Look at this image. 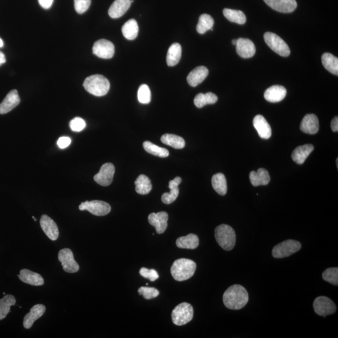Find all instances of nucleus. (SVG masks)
<instances>
[{"instance_id":"1","label":"nucleus","mask_w":338,"mask_h":338,"mask_svg":"<svg viewBox=\"0 0 338 338\" xmlns=\"http://www.w3.org/2000/svg\"><path fill=\"white\" fill-rule=\"evenodd\" d=\"M249 301V294L243 286H231L223 295V302L225 307L233 310H241L246 305Z\"/></svg>"},{"instance_id":"2","label":"nucleus","mask_w":338,"mask_h":338,"mask_svg":"<svg viewBox=\"0 0 338 338\" xmlns=\"http://www.w3.org/2000/svg\"><path fill=\"white\" fill-rule=\"evenodd\" d=\"M194 261L188 259H179L175 261L171 267L170 272L173 278L177 281H184L190 279L196 270Z\"/></svg>"},{"instance_id":"3","label":"nucleus","mask_w":338,"mask_h":338,"mask_svg":"<svg viewBox=\"0 0 338 338\" xmlns=\"http://www.w3.org/2000/svg\"><path fill=\"white\" fill-rule=\"evenodd\" d=\"M83 87L90 94L96 97H102L109 92L110 84L104 76L94 75L85 79Z\"/></svg>"},{"instance_id":"4","label":"nucleus","mask_w":338,"mask_h":338,"mask_svg":"<svg viewBox=\"0 0 338 338\" xmlns=\"http://www.w3.org/2000/svg\"><path fill=\"white\" fill-rule=\"evenodd\" d=\"M215 238L218 245L225 251H231L235 246L236 233L228 225L221 224L216 227Z\"/></svg>"},{"instance_id":"5","label":"nucleus","mask_w":338,"mask_h":338,"mask_svg":"<svg viewBox=\"0 0 338 338\" xmlns=\"http://www.w3.org/2000/svg\"><path fill=\"white\" fill-rule=\"evenodd\" d=\"M193 317V309L191 304L182 303L177 306L172 313L173 323L177 326H183L189 323Z\"/></svg>"},{"instance_id":"6","label":"nucleus","mask_w":338,"mask_h":338,"mask_svg":"<svg viewBox=\"0 0 338 338\" xmlns=\"http://www.w3.org/2000/svg\"><path fill=\"white\" fill-rule=\"evenodd\" d=\"M265 42L268 47L278 55L287 57L290 55L289 46L278 35L272 32H266L264 35Z\"/></svg>"},{"instance_id":"7","label":"nucleus","mask_w":338,"mask_h":338,"mask_svg":"<svg viewBox=\"0 0 338 338\" xmlns=\"http://www.w3.org/2000/svg\"><path fill=\"white\" fill-rule=\"evenodd\" d=\"M301 244L298 241L287 240L276 245L272 249V254L275 258H287L301 249Z\"/></svg>"},{"instance_id":"8","label":"nucleus","mask_w":338,"mask_h":338,"mask_svg":"<svg viewBox=\"0 0 338 338\" xmlns=\"http://www.w3.org/2000/svg\"><path fill=\"white\" fill-rule=\"evenodd\" d=\"M79 209L80 211H88L95 216H104L111 211V207L107 202L95 200L81 203Z\"/></svg>"},{"instance_id":"9","label":"nucleus","mask_w":338,"mask_h":338,"mask_svg":"<svg viewBox=\"0 0 338 338\" xmlns=\"http://www.w3.org/2000/svg\"><path fill=\"white\" fill-rule=\"evenodd\" d=\"M313 308L317 314L326 317V315L334 314L337 311L334 302L326 296H319L315 299Z\"/></svg>"},{"instance_id":"10","label":"nucleus","mask_w":338,"mask_h":338,"mask_svg":"<svg viewBox=\"0 0 338 338\" xmlns=\"http://www.w3.org/2000/svg\"><path fill=\"white\" fill-rule=\"evenodd\" d=\"M58 260L62 263L63 269L69 273H75L80 269L78 263L74 259L73 252L68 248L60 250L58 253Z\"/></svg>"},{"instance_id":"11","label":"nucleus","mask_w":338,"mask_h":338,"mask_svg":"<svg viewBox=\"0 0 338 338\" xmlns=\"http://www.w3.org/2000/svg\"><path fill=\"white\" fill-rule=\"evenodd\" d=\"M93 53L99 58L110 59L114 55L115 47L109 40H99L94 45Z\"/></svg>"},{"instance_id":"12","label":"nucleus","mask_w":338,"mask_h":338,"mask_svg":"<svg viewBox=\"0 0 338 338\" xmlns=\"http://www.w3.org/2000/svg\"><path fill=\"white\" fill-rule=\"evenodd\" d=\"M115 173V167L111 163L103 164L94 179L97 183L101 186H109L112 184Z\"/></svg>"},{"instance_id":"13","label":"nucleus","mask_w":338,"mask_h":338,"mask_svg":"<svg viewBox=\"0 0 338 338\" xmlns=\"http://www.w3.org/2000/svg\"><path fill=\"white\" fill-rule=\"evenodd\" d=\"M236 46L237 53L241 57L249 58L255 55L256 47L251 40L247 38H239Z\"/></svg>"},{"instance_id":"14","label":"nucleus","mask_w":338,"mask_h":338,"mask_svg":"<svg viewBox=\"0 0 338 338\" xmlns=\"http://www.w3.org/2000/svg\"><path fill=\"white\" fill-rule=\"evenodd\" d=\"M273 10L281 13H291L297 8L296 0H264Z\"/></svg>"},{"instance_id":"15","label":"nucleus","mask_w":338,"mask_h":338,"mask_svg":"<svg viewBox=\"0 0 338 338\" xmlns=\"http://www.w3.org/2000/svg\"><path fill=\"white\" fill-rule=\"evenodd\" d=\"M169 216L166 212L150 214L148 217V222L155 227L157 234L164 233L168 228Z\"/></svg>"},{"instance_id":"16","label":"nucleus","mask_w":338,"mask_h":338,"mask_svg":"<svg viewBox=\"0 0 338 338\" xmlns=\"http://www.w3.org/2000/svg\"><path fill=\"white\" fill-rule=\"evenodd\" d=\"M40 225L47 237L51 241H56L59 236L57 225L48 216L43 215L40 219Z\"/></svg>"},{"instance_id":"17","label":"nucleus","mask_w":338,"mask_h":338,"mask_svg":"<svg viewBox=\"0 0 338 338\" xmlns=\"http://www.w3.org/2000/svg\"><path fill=\"white\" fill-rule=\"evenodd\" d=\"M20 103V98L17 90H11L0 103V114H5L10 112Z\"/></svg>"},{"instance_id":"18","label":"nucleus","mask_w":338,"mask_h":338,"mask_svg":"<svg viewBox=\"0 0 338 338\" xmlns=\"http://www.w3.org/2000/svg\"><path fill=\"white\" fill-rule=\"evenodd\" d=\"M302 132L314 135L318 132L319 125L318 119L314 114H307L304 117L300 125Z\"/></svg>"},{"instance_id":"19","label":"nucleus","mask_w":338,"mask_h":338,"mask_svg":"<svg viewBox=\"0 0 338 338\" xmlns=\"http://www.w3.org/2000/svg\"><path fill=\"white\" fill-rule=\"evenodd\" d=\"M253 125L261 138L268 139L271 137V127L263 116L258 115L254 117Z\"/></svg>"},{"instance_id":"20","label":"nucleus","mask_w":338,"mask_h":338,"mask_svg":"<svg viewBox=\"0 0 338 338\" xmlns=\"http://www.w3.org/2000/svg\"><path fill=\"white\" fill-rule=\"evenodd\" d=\"M131 0H116L110 6L109 15L112 19H119L127 12L131 5Z\"/></svg>"},{"instance_id":"21","label":"nucleus","mask_w":338,"mask_h":338,"mask_svg":"<svg viewBox=\"0 0 338 338\" xmlns=\"http://www.w3.org/2000/svg\"><path fill=\"white\" fill-rule=\"evenodd\" d=\"M182 182V179L180 177H175L174 179L170 180L169 183V188L170 193H164L162 196V201L166 204H170L177 199L179 194V186Z\"/></svg>"},{"instance_id":"22","label":"nucleus","mask_w":338,"mask_h":338,"mask_svg":"<svg viewBox=\"0 0 338 338\" xmlns=\"http://www.w3.org/2000/svg\"><path fill=\"white\" fill-rule=\"evenodd\" d=\"M286 94H287V90L285 87L281 85H274L266 90L265 98L270 102H279L285 98Z\"/></svg>"},{"instance_id":"23","label":"nucleus","mask_w":338,"mask_h":338,"mask_svg":"<svg viewBox=\"0 0 338 338\" xmlns=\"http://www.w3.org/2000/svg\"><path fill=\"white\" fill-rule=\"evenodd\" d=\"M208 75L209 71L206 67H197L189 73L187 80L191 87H195L200 84Z\"/></svg>"},{"instance_id":"24","label":"nucleus","mask_w":338,"mask_h":338,"mask_svg":"<svg viewBox=\"0 0 338 338\" xmlns=\"http://www.w3.org/2000/svg\"><path fill=\"white\" fill-rule=\"evenodd\" d=\"M46 311V308L43 304H37L33 306L30 310V312L28 313L24 319V328L30 329L32 327L33 324L42 317Z\"/></svg>"},{"instance_id":"25","label":"nucleus","mask_w":338,"mask_h":338,"mask_svg":"<svg viewBox=\"0 0 338 338\" xmlns=\"http://www.w3.org/2000/svg\"><path fill=\"white\" fill-rule=\"evenodd\" d=\"M19 278L24 283L32 286H42L44 284V279L41 275L28 269L20 270Z\"/></svg>"},{"instance_id":"26","label":"nucleus","mask_w":338,"mask_h":338,"mask_svg":"<svg viewBox=\"0 0 338 338\" xmlns=\"http://www.w3.org/2000/svg\"><path fill=\"white\" fill-rule=\"evenodd\" d=\"M250 181L252 186H266L270 182L269 172L266 169L261 168L258 171H252L249 174Z\"/></svg>"},{"instance_id":"27","label":"nucleus","mask_w":338,"mask_h":338,"mask_svg":"<svg viewBox=\"0 0 338 338\" xmlns=\"http://www.w3.org/2000/svg\"><path fill=\"white\" fill-rule=\"evenodd\" d=\"M313 150L314 146L312 144H305L297 146L292 153V159L296 163L303 164Z\"/></svg>"},{"instance_id":"28","label":"nucleus","mask_w":338,"mask_h":338,"mask_svg":"<svg viewBox=\"0 0 338 338\" xmlns=\"http://www.w3.org/2000/svg\"><path fill=\"white\" fill-rule=\"evenodd\" d=\"M199 244V238L197 235L193 234L180 237L176 241L177 246L181 248V249H195Z\"/></svg>"},{"instance_id":"29","label":"nucleus","mask_w":338,"mask_h":338,"mask_svg":"<svg viewBox=\"0 0 338 338\" xmlns=\"http://www.w3.org/2000/svg\"><path fill=\"white\" fill-rule=\"evenodd\" d=\"M182 56V47L178 43L173 44L168 49L167 55V64L169 67H173L179 62Z\"/></svg>"},{"instance_id":"30","label":"nucleus","mask_w":338,"mask_h":338,"mask_svg":"<svg viewBox=\"0 0 338 338\" xmlns=\"http://www.w3.org/2000/svg\"><path fill=\"white\" fill-rule=\"evenodd\" d=\"M139 26L136 20L130 19L123 24L121 28L123 35L126 39L133 40L138 36Z\"/></svg>"},{"instance_id":"31","label":"nucleus","mask_w":338,"mask_h":338,"mask_svg":"<svg viewBox=\"0 0 338 338\" xmlns=\"http://www.w3.org/2000/svg\"><path fill=\"white\" fill-rule=\"evenodd\" d=\"M135 191L141 195L148 194L152 189L149 178L145 175H140L135 182Z\"/></svg>"},{"instance_id":"32","label":"nucleus","mask_w":338,"mask_h":338,"mask_svg":"<svg viewBox=\"0 0 338 338\" xmlns=\"http://www.w3.org/2000/svg\"><path fill=\"white\" fill-rule=\"evenodd\" d=\"M212 185L218 194L225 195L227 191V180L222 173H217L212 178Z\"/></svg>"},{"instance_id":"33","label":"nucleus","mask_w":338,"mask_h":338,"mask_svg":"<svg viewBox=\"0 0 338 338\" xmlns=\"http://www.w3.org/2000/svg\"><path fill=\"white\" fill-rule=\"evenodd\" d=\"M162 143L176 149H181L186 145L184 139L176 135L166 134L161 137Z\"/></svg>"},{"instance_id":"34","label":"nucleus","mask_w":338,"mask_h":338,"mask_svg":"<svg viewBox=\"0 0 338 338\" xmlns=\"http://www.w3.org/2000/svg\"><path fill=\"white\" fill-rule=\"evenodd\" d=\"M322 63L324 68L330 73L338 75V59L330 53H324L322 56Z\"/></svg>"},{"instance_id":"35","label":"nucleus","mask_w":338,"mask_h":338,"mask_svg":"<svg viewBox=\"0 0 338 338\" xmlns=\"http://www.w3.org/2000/svg\"><path fill=\"white\" fill-rule=\"evenodd\" d=\"M218 98L216 95L208 92L206 94L200 93L195 96L193 102L197 108H202L207 104H214L217 102Z\"/></svg>"},{"instance_id":"36","label":"nucleus","mask_w":338,"mask_h":338,"mask_svg":"<svg viewBox=\"0 0 338 338\" xmlns=\"http://www.w3.org/2000/svg\"><path fill=\"white\" fill-rule=\"evenodd\" d=\"M223 14L230 22L240 24H244L246 22V17L242 11L225 8L223 10Z\"/></svg>"},{"instance_id":"37","label":"nucleus","mask_w":338,"mask_h":338,"mask_svg":"<svg viewBox=\"0 0 338 338\" xmlns=\"http://www.w3.org/2000/svg\"><path fill=\"white\" fill-rule=\"evenodd\" d=\"M214 24V20L211 15L202 14L199 17V22H198L196 29H197L198 33L204 34L209 30H213Z\"/></svg>"},{"instance_id":"38","label":"nucleus","mask_w":338,"mask_h":338,"mask_svg":"<svg viewBox=\"0 0 338 338\" xmlns=\"http://www.w3.org/2000/svg\"><path fill=\"white\" fill-rule=\"evenodd\" d=\"M15 303L16 299L12 295H6L0 299V320L5 318L10 312L11 306H14Z\"/></svg>"},{"instance_id":"39","label":"nucleus","mask_w":338,"mask_h":338,"mask_svg":"<svg viewBox=\"0 0 338 338\" xmlns=\"http://www.w3.org/2000/svg\"><path fill=\"white\" fill-rule=\"evenodd\" d=\"M143 146L146 152L155 155V156L165 158L169 155V152L168 149L155 145L149 141L144 142Z\"/></svg>"},{"instance_id":"40","label":"nucleus","mask_w":338,"mask_h":338,"mask_svg":"<svg viewBox=\"0 0 338 338\" xmlns=\"http://www.w3.org/2000/svg\"><path fill=\"white\" fill-rule=\"evenodd\" d=\"M323 278L328 283L333 285H338V269L337 267L328 268L324 270L323 273Z\"/></svg>"},{"instance_id":"41","label":"nucleus","mask_w":338,"mask_h":338,"mask_svg":"<svg viewBox=\"0 0 338 338\" xmlns=\"http://www.w3.org/2000/svg\"><path fill=\"white\" fill-rule=\"evenodd\" d=\"M138 100L143 104H148L151 101V92L149 87L146 84L140 86L138 90Z\"/></svg>"},{"instance_id":"42","label":"nucleus","mask_w":338,"mask_h":338,"mask_svg":"<svg viewBox=\"0 0 338 338\" xmlns=\"http://www.w3.org/2000/svg\"><path fill=\"white\" fill-rule=\"evenodd\" d=\"M138 292L140 294L143 295L144 298L151 299L159 296L160 292L155 288L141 287L140 288Z\"/></svg>"},{"instance_id":"43","label":"nucleus","mask_w":338,"mask_h":338,"mask_svg":"<svg viewBox=\"0 0 338 338\" xmlns=\"http://www.w3.org/2000/svg\"><path fill=\"white\" fill-rule=\"evenodd\" d=\"M70 127L72 131L79 132L82 131L86 127V123L80 117H75L70 122Z\"/></svg>"},{"instance_id":"44","label":"nucleus","mask_w":338,"mask_h":338,"mask_svg":"<svg viewBox=\"0 0 338 338\" xmlns=\"http://www.w3.org/2000/svg\"><path fill=\"white\" fill-rule=\"evenodd\" d=\"M91 0H74L75 9L79 14H83L89 8Z\"/></svg>"},{"instance_id":"45","label":"nucleus","mask_w":338,"mask_h":338,"mask_svg":"<svg viewBox=\"0 0 338 338\" xmlns=\"http://www.w3.org/2000/svg\"><path fill=\"white\" fill-rule=\"evenodd\" d=\"M140 274L144 278L148 279L150 281H156L159 278V275L155 269H148L145 267L141 268Z\"/></svg>"},{"instance_id":"46","label":"nucleus","mask_w":338,"mask_h":338,"mask_svg":"<svg viewBox=\"0 0 338 338\" xmlns=\"http://www.w3.org/2000/svg\"><path fill=\"white\" fill-rule=\"evenodd\" d=\"M71 142L72 141L70 137H62L58 140L57 145L61 149H64V148L68 147V146L71 145Z\"/></svg>"},{"instance_id":"47","label":"nucleus","mask_w":338,"mask_h":338,"mask_svg":"<svg viewBox=\"0 0 338 338\" xmlns=\"http://www.w3.org/2000/svg\"><path fill=\"white\" fill-rule=\"evenodd\" d=\"M40 5L44 9H49L52 5L53 0H38Z\"/></svg>"},{"instance_id":"48","label":"nucleus","mask_w":338,"mask_h":338,"mask_svg":"<svg viewBox=\"0 0 338 338\" xmlns=\"http://www.w3.org/2000/svg\"><path fill=\"white\" fill-rule=\"evenodd\" d=\"M331 129L333 132H337L338 131V117L337 116L335 117L331 121Z\"/></svg>"},{"instance_id":"49","label":"nucleus","mask_w":338,"mask_h":338,"mask_svg":"<svg viewBox=\"0 0 338 338\" xmlns=\"http://www.w3.org/2000/svg\"><path fill=\"white\" fill-rule=\"evenodd\" d=\"M5 62H6L5 56H4L3 53H2V52H1V51H0V66H1V65L2 64H4V63H5Z\"/></svg>"},{"instance_id":"50","label":"nucleus","mask_w":338,"mask_h":338,"mask_svg":"<svg viewBox=\"0 0 338 338\" xmlns=\"http://www.w3.org/2000/svg\"><path fill=\"white\" fill-rule=\"evenodd\" d=\"M4 45L3 40L0 38V48H1V47H3Z\"/></svg>"},{"instance_id":"51","label":"nucleus","mask_w":338,"mask_h":338,"mask_svg":"<svg viewBox=\"0 0 338 338\" xmlns=\"http://www.w3.org/2000/svg\"><path fill=\"white\" fill-rule=\"evenodd\" d=\"M237 40H238L234 39V40H233V42H233V45H236V44H237Z\"/></svg>"},{"instance_id":"52","label":"nucleus","mask_w":338,"mask_h":338,"mask_svg":"<svg viewBox=\"0 0 338 338\" xmlns=\"http://www.w3.org/2000/svg\"><path fill=\"white\" fill-rule=\"evenodd\" d=\"M32 218H33L34 220H35V221H37V219H36V218L35 217H33V216Z\"/></svg>"}]
</instances>
